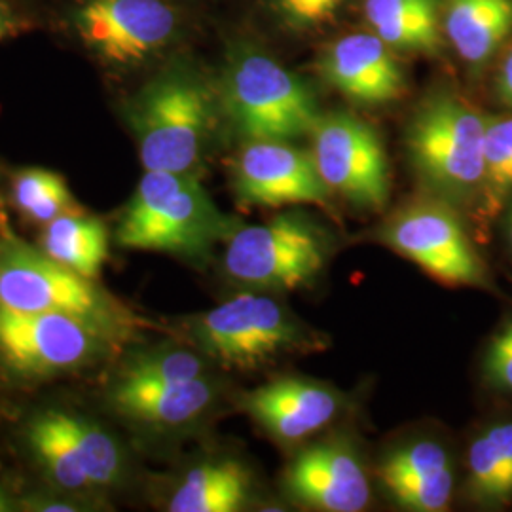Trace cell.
Returning a JSON list of instances; mask_svg holds the SVG:
<instances>
[{
  "label": "cell",
  "mask_w": 512,
  "mask_h": 512,
  "mask_svg": "<svg viewBox=\"0 0 512 512\" xmlns=\"http://www.w3.org/2000/svg\"><path fill=\"white\" fill-rule=\"evenodd\" d=\"M0 308L65 313L110 332L118 308L92 283L18 238L0 241Z\"/></svg>",
  "instance_id": "obj_7"
},
{
  "label": "cell",
  "mask_w": 512,
  "mask_h": 512,
  "mask_svg": "<svg viewBox=\"0 0 512 512\" xmlns=\"http://www.w3.org/2000/svg\"><path fill=\"white\" fill-rule=\"evenodd\" d=\"M243 410L277 442L310 439L334 420L342 408L329 385L304 378H275L243 397Z\"/></svg>",
  "instance_id": "obj_15"
},
{
  "label": "cell",
  "mask_w": 512,
  "mask_h": 512,
  "mask_svg": "<svg viewBox=\"0 0 512 512\" xmlns=\"http://www.w3.org/2000/svg\"><path fill=\"white\" fill-rule=\"evenodd\" d=\"M82 42L112 65H137L177 33V14L164 0H86L76 16Z\"/></svg>",
  "instance_id": "obj_11"
},
{
  "label": "cell",
  "mask_w": 512,
  "mask_h": 512,
  "mask_svg": "<svg viewBox=\"0 0 512 512\" xmlns=\"http://www.w3.org/2000/svg\"><path fill=\"white\" fill-rule=\"evenodd\" d=\"M507 234H509V245H511L512 251V207L509 211V219H507Z\"/></svg>",
  "instance_id": "obj_34"
},
{
  "label": "cell",
  "mask_w": 512,
  "mask_h": 512,
  "mask_svg": "<svg viewBox=\"0 0 512 512\" xmlns=\"http://www.w3.org/2000/svg\"><path fill=\"white\" fill-rule=\"evenodd\" d=\"M442 33L471 67H484L512 33V0H440Z\"/></svg>",
  "instance_id": "obj_18"
},
{
  "label": "cell",
  "mask_w": 512,
  "mask_h": 512,
  "mask_svg": "<svg viewBox=\"0 0 512 512\" xmlns=\"http://www.w3.org/2000/svg\"><path fill=\"white\" fill-rule=\"evenodd\" d=\"M205 357L220 365L255 370L294 353L321 349V336L268 294H238L190 323Z\"/></svg>",
  "instance_id": "obj_5"
},
{
  "label": "cell",
  "mask_w": 512,
  "mask_h": 512,
  "mask_svg": "<svg viewBox=\"0 0 512 512\" xmlns=\"http://www.w3.org/2000/svg\"><path fill=\"white\" fill-rule=\"evenodd\" d=\"M23 509L38 512H73L80 511L71 501L59 499V497H46V495H35L23 501Z\"/></svg>",
  "instance_id": "obj_30"
},
{
  "label": "cell",
  "mask_w": 512,
  "mask_h": 512,
  "mask_svg": "<svg viewBox=\"0 0 512 512\" xmlns=\"http://www.w3.org/2000/svg\"><path fill=\"white\" fill-rule=\"evenodd\" d=\"M12 200L23 217L44 226L76 205L65 179L44 167H25L14 175Z\"/></svg>",
  "instance_id": "obj_25"
},
{
  "label": "cell",
  "mask_w": 512,
  "mask_h": 512,
  "mask_svg": "<svg viewBox=\"0 0 512 512\" xmlns=\"http://www.w3.org/2000/svg\"><path fill=\"white\" fill-rule=\"evenodd\" d=\"M234 234L196 173L145 171L122 215L116 239L126 249L203 258Z\"/></svg>",
  "instance_id": "obj_1"
},
{
  "label": "cell",
  "mask_w": 512,
  "mask_h": 512,
  "mask_svg": "<svg viewBox=\"0 0 512 512\" xmlns=\"http://www.w3.org/2000/svg\"><path fill=\"white\" fill-rule=\"evenodd\" d=\"M488 120L456 93L437 92L414 112L406 147L423 184L442 202H480Z\"/></svg>",
  "instance_id": "obj_2"
},
{
  "label": "cell",
  "mask_w": 512,
  "mask_h": 512,
  "mask_svg": "<svg viewBox=\"0 0 512 512\" xmlns=\"http://www.w3.org/2000/svg\"><path fill=\"white\" fill-rule=\"evenodd\" d=\"M495 90H497L499 101L512 109V48L501 63V69L495 80Z\"/></svg>",
  "instance_id": "obj_31"
},
{
  "label": "cell",
  "mask_w": 512,
  "mask_h": 512,
  "mask_svg": "<svg viewBox=\"0 0 512 512\" xmlns=\"http://www.w3.org/2000/svg\"><path fill=\"white\" fill-rule=\"evenodd\" d=\"M484 374L488 384L512 393V323L494 336L486 353Z\"/></svg>",
  "instance_id": "obj_29"
},
{
  "label": "cell",
  "mask_w": 512,
  "mask_h": 512,
  "mask_svg": "<svg viewBox=\"0 0 512 512\" xmlns=\"http://www.w3.org/2000/svg\"><path fill=\"white\" fill-rule=\"evenodd\" d=\"M323 234L294 213L264 224L243 226L226 239L224 270L239 285L258 291H296L319 275L327 262Z\"/></svg>",
  "instance_id": "obj_6"
},
{
  "label": "cell",
  "mask_w": 512,
  "mask_h": 512,
  "mask_svg": "<svg viewBox=\"0 0 512 512\" xmlns=\"http://www.w3.org/2000/svg\"><path fill=\"white\" fill-rule=\"evenodd\" d=\"M107 332L65 313L0 308V359L23 376H50L93 361Z\"/></svg>",
  "instance_id": "obj_10"
},
{
  "label": "cell",
  "mask_w": 512,
  "mask_h": 512,
  "mask_svg": "<svg viewBox=\"0 0 512 512\" xmlns=\"http://www.w3.org/2000/svg\"><path fill=\"white\" fill-rule=\"evenodd\" d=\"M40 249L65 268L93 279L109 258V232L101 220L69 211L44 226Z\"/></svg>",
  "instance_id": "obj_21"
},
{
  "label": "cell",
  "mask_w": 512,
  "mask_h": 512,
  "mask_svg": "<svg viewBox=\"0 0 512 512\" xmlns=\"http://www.w3.org/2000/svg\"><path fill=\"white\" fill-rule=\"evenodd\" d=\"M217 397L215 384L203 376L190 382H143L120 378L110 401L131 420L156 427H181L198 420Z\"/></svg>",
  "instance_id": "obj_17"
},
{
  "label": "cell",
  "mask_w": 512,
  "mask_h": 512,
  "mask_svg": "<svg viewBox=\"0 0 512 512\" xmlns=\"http://www.w3.org/2000/svg\"><path fill=\"white\" fill-rule=\"evenodd\" d=\"M289 494L311 509L359 512L370 503V480L359 456L344 442L302 450L285 473Z\"/></svg>",
  "instance_id": "obj_13"
},
{
  "label": "cell",
  "mask_w": 512,
  "mask_h": 512,
  "mask_svg": "<svg viewBox=\"0 0 512 512\" xmlns=\"http://www.w3.org/2000/svg\"><path fill=\"white\" fill-rule=\"evenodd\" d=\"M363 18L395 52L435 54L444 35L440 0H363Z\"/></svg>",
  "instance_id": "obj_19"
},
{
  "label": "cell",
  "mask_w": 512,
  "mask_h": 512,
  "mask_svg": "<svg viewBox=\"0 0 512 512\" xmlns=\"http://www.w3.org/2000/svg\"><path fill=\"white\" fill-rule=\"evenodd\" d=\"M251 475L236 459L200 463L190 469L169 501L171 512H236L251 497Z\"/></svg>",
  "instance_id": "obj_20"
},
{
  "label": "cell",
  "mask_w": 512,
  "mask_h": 512,
  "mask_svg": "<svg viewBox=\"0 0 512 512\" xmlns=\"http://www.w3.org/2000/svg\"><path fill=\"white\" fill-rule=\"evenodd\" d=\"M12 511V503L8 499V495L4 494V490L0 488V512Z\"/></svg>",
  "instance_id": "obj_33"
},
{
  "label": "cell",
  "mask_w": 512,
  "mask_h": 512,
  "mask_svg": "<svg viewBox=\"0 0 512 512\" xmlns=\"http://www.w3.org/2000/svg\"><path fill=\"white\" fill-rule=\"evenodd\" d=\"M512 194V118H495L486 124V175L480 207L494 219Z\"/></svg>",
  "instance_id": "obj_26"
},
{
  "label": "cell",
  "mask_w": 512,
  "mask_h": 512,
  "mask_svg": "<svg viewBox=\"0 0 512 512\" xmlns=\"http://www.w3.org/2000/svg\"><path fill=\"white\" fill-rule=\"evenodd\" d=\"M27 437L33 454L57 486L71 492L92 488L74 456L71 440L59 420V412H44L31 421Z\"/></svg>",
  "instance_id": "obj_24"
},
{
  "label": "cell",
  "mask_w": 512,
  "mask_h": 512,
  "mask_svg": "<svg viewBox=\"0 0 512 512\" xmlns=\"http://www.w3.org/2000/svg\"><path fill=\"white\" fill-rule=\"evenodd\" d=\"M12 33H14V25H12L8 19L4 18V16H0V40L10 37Z\"/></svg>",
  "instance_id": "obj_32"
},
{
  "label": "cell",
  "mask_w": 512,
  "mask_h": 512,
  "mask_svg": "<svg viewBox=\"0 0 512 512\" xmlns=\"http://www.w3.org/2000/svg\"><path fill=\"white\" fill-rule=\"evenodd\" d=\"M319 71L336 92L361 105H385L406 90L395 50L372 31L330 42L319 59Z\"/></svg>",
  "instance_id": "obj_14"
},
{
  "label": "cell",
  "mask_w": 512,
  "mask_h": 512,
  "mask_svg": "<svg viewBox=\"0 0 512 512\" xmlns=\"http://www.w3.org/2000/svg\"><path fill=\"white\" fill-rule=\"evenodd\" d=\"M59 420L71 440L74 456L92 488H107L120 480L124 458L118 442L97 423L59 412Z\"/></svg>",
  "instance_id": "obj_23"
},
{
  "label": "cell",
  "mask_w": 512,
  "mask_h": 512,
  "mask_svg": "<svg viewBox=\"0 0 512 512\" xmlns=\"http://www.w3.org/2000/svg\"><path fill=\"white\" fill-rule=\"evenodd\" d=\"M467 492L484 505L512 501V421H499L484 429L467 452Z\"/></svg>",
  "instance_id": "obj_22"
},
{
  "label": "cell",
  "mask_w": 512,
  "mask_h": 512,
  "mask_svg": "<svg viewBox=\"0 0 512 512\" xmlns=\"http://www.w3.org/2000/svg\"><path fill=\"white\" fill-rule=\"evenodd\" d=\"M222 107L245 141H293L321 118L302 78L256 48H238L224 71Z\"/></svg>",
  "instance_id": "obj_4"
},
{
  "label": "cell",
  "mask_w": 512,
  "mask_h": 512,
  "mask_svg": "<svg viewBox=\"0 0 512 512\" xmlns=\"http://www.w3.org/2000/svg\"><path fill=\"white\" fill-rule=\"evenodd\" d=\"M232 186L247 207H327L330 202L311 152L291 141H245L232 165Z\"/></svg>",
  "instance_id": "obj_12"
},
{
  "label": "cell",
  "mask_w": 512,
  "mask_h": 512,
  "mask_svg": "<svg viewBox=\"0 0 512 512\" xmlns=\"http://www.w3.org/2000/svg\"><path fill=\"white\" fill-rule=\"evenodd\" d=\"M207 376L203 355L190 349H162L137 357L126 368L124 378L143 382H190Z\"/></svg>",
  "instance_id": "obj_27"
},
{
  "label": "cell",
  "mask_w": 512,
  "mask_h": 512,
  "mask_svg": "<svg viewBox=\"0 0 512 512\" xmlns=\"http://www.w3.org/2000/svg\"><path fill=\"white\" fill-rule=\"evenodd\" d=\"M145 171L194 173L215 126V99L196 74L167 71L131 105Z\"/></svg>",
  "instance_id": "obj_3"
},
{
  "label": "cell",
  "mask_w": 512,
  "mask_h": 512,
  "mask_svg": "<svg viewBox=\"0 0 512 512\" xmlns=\"http://www.w3.org/2000/svg\"><path fill=\"white\" fill-rule=\"evenodd\" d=\"M387 494L406 511H446L454 495V465L437 440H414L391 452L378 469Z\"/></svg>",
  "instance_id": "obj_16"
},
{
  "label": "cell",
  "mask_w": 512,
  "mask_h": 512,
  "mask_svg": "<svg viewBox=\"0 0 512 512\" xmlns=\"http://www.w3.org/2000/svg\"><path fill=\"white\" fill-rule=\"evenodd\" d=\"M310 137L313 162L330 192L361 209H384L389 165L372 126L353 114L332 112L317 120Z\"/></svg>",
  "instance_id": "obj_9"
},
{
  "label": "cell",
  "mask_w": 512,
  "mask_h": 512,
  "mask_svg": "<svg viewBox=\"0 0 512 512\" xmlns=\"http://www.w3.org/2000/svg\"><path fill=\"white\" fill-rule=\"evenodd\" d=\"M346 0H270L277 19L293 31H313L336 18Z\"/></svg>",
  "instance_id": "obj_28"
},
{
  "label": "cell",
  "mask_w": 512,
  "mask_h": 512,
  "mask_svg": "<svg viewBox=\"0 0 512 512\" xmlns=\"http://www.w3.org/2000/svg\"><path fill=\"white\" fill-rule=\"evenodd\" d=\"M380 239L446 285L482 289L490 285L486 264L463 228L458 209L439 198L397 211L380 230Z\"/></svg>",
  "instance_id": "obj_8"
}]
</instances>
